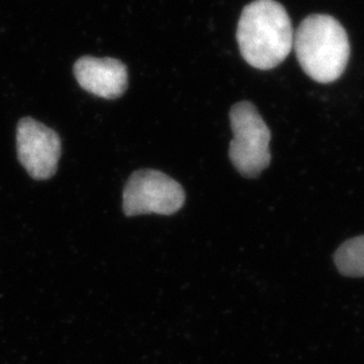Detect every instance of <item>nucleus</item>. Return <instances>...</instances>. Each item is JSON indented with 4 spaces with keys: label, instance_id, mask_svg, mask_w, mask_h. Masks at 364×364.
I'll list each match as a JSON object with an SVG mask.
<instances>
[{
    "label": "nucleus",
    "instance_id": "7ed1b4c3",
    "mask_svg": "<svg viewBox=\"0 0 364 364\" xmlns=\"http://www.w3.org/2000/svg\"><path fill=\"white\" fill-rule=\"evenodd\" d=\"M230 117L234 131L230 158L240 174L257 177L270 165L272 132L255 105L248 102L235 105Z\"/></svg>",
    "mask_w": 364,
    "mask_h": 364
},
{
    "label": "nucleus",
    "instance_id": "423d86ee",
    "mask_svg": "<svg viewBox=\"0 0 364 364\" xmlns=\"http://www.w3.org/2000/svg\"><path fill=\"white\" fill-rule=\"evenodd\" d=\"M73 72L82 90L103 99L120 97L129 85L127 68L115 58L81 57Z\"/></svg>",
    "mask_w": 364,
    "mask_h": 364
},
{
    "label": "nucleus",
    "instance_id": "f03ea898",
    "mask_svg": "<svg viewBox=\"0 0 364 364\" xmlns=\"http://www.w3.org/2000/svg\"><path fill=\"white\" fill-rule=\"evenodd\" d=\"M293 48L302 70L320 84L338 81L351 57L346 28L326 14H313L301 22L294 33Z\"/></svg>",
    "mask_w": 364,
    "mask_h": 364
},
{
    "label": "nucleus",
    "instance_id": "f257e3e1",
    "mask_svg": "<svg viewBox=\"0 0 364 364\" xmlns=\"http://www.w3.org/2000/svg\"><path fill=\"white\" fill-rule=\"evenodd\" d=\"M236 38L250 65L269 70L287 60L293 49L294 31L281 3L255 0L240 15Z\"/></svg>",
    "mask_w": 364,
    "mask_h": 364
},
{
    "label": "nucleus",
    "instance_id": "20e7f679",
    "mask_svg": "<svg viewBox=\"0 0 364 364\" xmlns=\"http://www.w3.org/2000/svg\"><path fill=\"white\" fill-rule=\"evenodd\" d=\"M185 203L181 185L158 170L135 171L124 186L123 210L127 216L173 215Z\"/></svg>",
    "mask_w": 364,
    "mask_h": 364
},
{
    "label": "nucleus",
    "instance_id": "0eeeda50",
    "mask_svg": "<svg viewBox=\"0 0 364 364\" xmlns=\"http://www.w3.org/2000/svg\"><path fill=\"white\" fill-rule=\"evenodd\" d=\"M338 272L351 278H364V235L344 242L335 252Z\"/></svg>",
    "mask_w": 364,
    "mask_h": 364
},
{
    "label": "nucleus",
    "instance_id": "39448f33",
    "mask_svg": "<svg viewBox=\"0 0 364 364\" xmlns=\"http://www.w3.org/2000/svg\"><path fill=\"white\" fill-rule=\"evenodd\" d=\"M16 151L22 166L36 180H49L61 156L58 134L33 117H23L16 127Z\"/></svg>",
    "mask_w": 364,
    "mask_h": 364
}]
</instances>
